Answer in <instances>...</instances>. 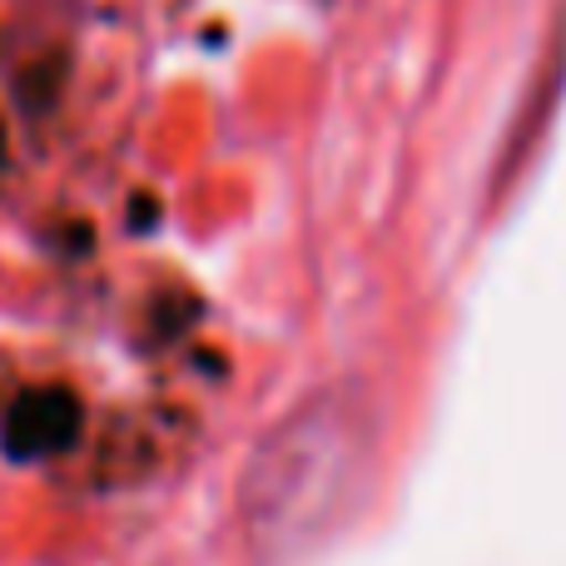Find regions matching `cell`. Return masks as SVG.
<instances>
[{"mask_svg": "<svg viewBox=\"0 0 566 566\" xmlns=\"http://www.w3.org/2000/svg\"><path fill=\"white\" fill-rule=\"evenodd\" d=\"M363 452H368L363 408L343 398L298 408L279 432H269L239 482L249 542L274 562L313 547L358 492Z\"/></svg>", "mask_w": 566, "mask_h": 566, "instance_id": "obj_1", "label": "cell"}]
</instances>
